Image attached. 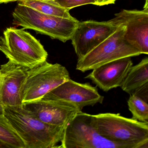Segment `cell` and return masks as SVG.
<instances>
[{"instance_id": "cell-1", "label": "cell", "mask_w": 148, "mask_h": 148, "mask_svg": "<svg viewBox=\"0 0 148 148\" xmlns=\"http://www.w3.org/2000/svg\"><path fill=\"white\" fill-rule=\"evenodd\" d=\"M4 115L19 136L25 148H59L65 126L52 125L40 121L23 105L4 106Z\"/></svg>"}, {"instance_id": "cell-2", "label": "cell", "mask_w": 148, "mask_h": 148, "mask_svg": "<svg viewBox=\"0 0 148 148\" xmlns=\"http://www.w3.org/2000/svg\"><path fill=\"white\" fill-rule=\"evenodd\" d=\"M90 121L98 132L110 141L128 148H148V123L112 113L91 115Z\"/></svg>"}, {"instance_id": "cell-3", "label": "cell", "mask_w": 148, "mask_h": 148, "mask_svg": "<svg viewBox=\"0 0 148 148\" xmlns=\"http://www.w3.org/2000/svg\"><path fill=\"white\" fill-rule=\"evenodd\" d=\"M13 24L31 29L65 43L71 40L79 21L47 15L18 4L12 13Z\"/></svg>"}, {"instance_id": "cell-4", "label": "cell", "mask_w": 148, "mask_h": 148, "mask_svg": "<svg viewBox=\"0 0 148 148\" xmlns=\"http://www.w3.org/2000/svg\"><path fill=\"white\" fill-rule=\"evenodd\" d=\"M0 51L8 60L27 67L46 61L47 53L38 40L24 29L7 28L0 38Z\"/></svg>"}, {"instance_id": "cell-5", "label": "cell", "mask_w": 148, "mask_h": 148, "mask_svg": "<svg viewBox=\"0 0 148 148\" xmlns=\"http://www.w3.org/2000/svg\"><path fill=\"white\" fill-rule=\"evenodd\" d=\"M71 79L65 66L46 61L30 68L21 89L22 103L39 100Z\"/></svg>"}, {"instance_id": "cell-6", "label": "cell", "mask_w": 148, "mask_h": 148, "mask_svg": "<svg viewBox=\"0 0 148 148\" xmlns=\"http://www.w3.org/2000/svg\"><path fill=\"white\" fill-rule=\"evenodd\" d=\"M125 31L124 26H117L110 36L84 57L78 59L76 70L84 73L116 60L141 54L125 39Z\"/></svg>"}, {"instance_id": "cell-7", "label": "cell", "mask_w": 148, "mask_h": 148, "mask_svg": "<svg viewBox=\"0 0 148 148\" xmlns=\"http://www.w3.org/2000/svg\"><path fill=\"white\" fill-rule=\"evenodd\" d=\"M91 114L81 111L66 125L61 144L62 148H128L100 135L91 123Z\"/></svg>"}, {"instance_id": "cell-8", "label": "cell", "mask_w": 148, "mask_h": 148, "mask_svg": "<svg viewBox=\"0 0 148 148\" xmlns=\"http://www.w3.org/2000/svg\"><path fill=\"white\" fill-rule=\"evenodd\" d=\"M109 21L116 26H124L125 39L141 54H148V8L122 10Z\"/></svg>"}, {"instance_id": "cell-9", "label": "cell", "mask_w": 148, "mask_h": 148, "mask_svg": "<svg viewBox=\"0 0 148 148\" xmlns=\"http://www.w3.org/2000/svg\"><path fill=\"white\" fill-rule=\"evenodd\" d=\"M116 27L109 21H79L71 38L78 59L84 57L104 41Z\"/></svg>"}, {"instance_id": "cell-10", "label": "cell", "mask_w": 148, "mask_h": 148, "mask_svg": "<svg viewBox=\"0 0 148 148\" xmlns=\"http://www.w3.org/2000/svg\"><path fill=\"white\" fill-rule=\"evenodd\" d=\"M41 99L66 101L75 105L82 111L85 106L102 103L104 97L99 93L96 86L87 83H78L70 79Z\"/></svg>"}, {"instance_id": "cell-11", "label": "cell", "mask_w": 148, "mask_h": 148, "mask_svg": "<svg viewBox=\"0 0 148 148\" xmlns=\"http://www.w3.org/2000/svg\"><path fill=\"white\" fill-rule=\"evenodd\" d=\"M22 105L40 121L52 125L66 126L81 111L75 105L63 100L41 99Z\"/></svg>"}, {"instance_id": "cell-12", "label": "cell", "mask_w": 148, "mask_h": 148, "mask_svg": "<svg viewBox=\"0 0 148 148\" xmlns=\"http://www.w3.org/2000/svg\"><path fill=\"white\" fill-rule=\"evenodd\" d=\"M30 67L8 60L0 67V103L16 106L22 103L21 89Z\"/></svg>"}, {"instance_id": "cell-13", "label": "cell", "mask_w": 148, "mask_h": 148, "mask_svg": "<svg viewBox=\"0 0 148 148\" xmlns=\"http://www.w3.org/2000/svg\"><path fill=\"white\" fill-rule=\"evenodd\" d=\"M132 65L131 57L119 59L93 69L85 78L102 90L107 92L121 87Z\"/></svg>"}, {"instance_id": "cell-14", "label": "cell", "mask_w": 148, "mask_h": 148, "mask_svg": "<svg viewBox=\"0 0 148 148\" xmlns=\"http://www.w3.org/2000/svg\"><path fill=\"white\" fill-rule=\"evenodd\" d=\"M148 83V58L143 59L132 66L125 78L121 88L130 95L137 89Z\"/></svg>"}, {"instance_id": "cell-15", "label": "cell", "mask_w": 148, "mask_h": 148, "mask_svg": "<svg viewBox=\"0 0 148 148\" xmlns=\"http://www.w3.org/2000/svg\"><path fill=\"white\" fill-rule=\"evenodd\" d=\"M18 4L33 8L47 15L73 19L69 13L70 10L63 8L51 1L43 0H21Z\"/></svg>"}, {"instance_id": "cell-16", "label": "cell", "mask_w": 148, "mask_h": 148, "mask_svg": "<svg viewBox=\"0 0 148 148\" xmlns=\"http://www.w3.org/2000/svg\"><path fill=\"white\" fill-rule=\"evenodd\" d=\"M0 142L6 148H25V144L8 121L0 114Z\"/></svg>"}, {"instance_id": "cell-17", "label": "cell", "mask_w": 148, "mask_h": 148, "mask_svg": "<svg viewBox=\"0 0 148 148\" xmlns=\"http://www.w3.org/2000/svg\"><path fill=\"white\" fill-rule=\"evenodd\" d=\"M128 107L132 115V119L140 122L148 123V102L134 94L130 95Z\"/></svg>"}, {"instance_id": "cell-18", "label": "cell", "mask_w": 148, "mask_h": 148, "mask_svg": "<svg viewBox=\"0 0 148 148\" xmlns=\"http://www.w3.org/2000/svg\"><path fill=\"white\" fill-rule=\"evenodd\" d=\"M58 5L70 10L72 8L84 5H95V0H51Z\"/></svg>"}, {"instance_id": "cell-19", "label": "cell", "mask_w": 148, "mask_h": 148, "mask_svg": "<svg viewBox=\"0 0 148 148\" xmlns=\"http://www.w3.org/2000/svg\"><path fill=\"white\" fill-rule=\"evenodd\" d=\"M116 0H95V5L103 6L114 4Z\"/></svg>"}, {"instance_id": "cell-20", "label": "cell", "mask_w": 148, "mask_h": 148, "mask_svg": "<svg viewBox=\"0 0 148 148\" xmlns=\"http://www.w3.org/2000/svg\"><path fill=\"white\" fill-rule=\"evenodd\" d=\"M21 0H0V4L2 3H9L11 2H14V1H20Z\"/></svg>"}, {"instance_id": "cell-21", "label": "cell", "mask_w": 148, "mask_h": 148, "mask_svg": "<svg viewBox=\"0 0 148 148\" xmlns=\"http://www.w3.org/2000/svg\"><path fill=\"white\" fill-rule=\"evenodd\" d=\"M6 148L5 145H3L1 142H0V148Z\"/></svg>"}, {"instance_id": "cell-22", "label": "cell", "mask_w": 148, "mask_h": 148, "mask_svg": "<svg viewBox=\"0 0 148 148\" xmlns=\"http://www.w3.org/2000/svg\"><path fill=\"white\" fill-rule=\"evenodd\" d=\"M43 1H51V0H43Z\"/></svg>"}]
</instances>
